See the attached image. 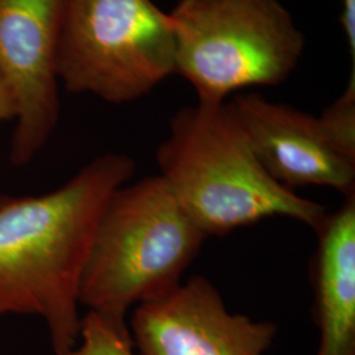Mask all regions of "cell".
Here are the masks:
<instances>
[{"mask_svg":"<svg viewBox=\"0 0 355 355\" xmlns=\"http://www.w3.org/2000/svg\"><path fill=\"white\" fill-rule=\"evenodd\" d=\"M135 171L129 155L107 153L49 193L0 200V306L44 318L55 355L78 345L79 290L98 223Z\"/></svg>","mask_w":355,"mask_h":355,"instance_id":"obj_1","label":"cell"},{"mask_svg":"<svg viewBox=\"0 0 355 355\" xmlns=\"http://www.w3.org/2000/svg\"><path fill=\"white\" fill-rule=\"evenodd\" d=\"M157 164L158 175L207 237L277 216L316 230L328 215L324 205L268 175L227 103H198L174 114Z\"/></svg>","mask_w":355,"mask_h":355,"instance_id":"obj_2","label":"cell"},{"mask_svg":"<svg viewBox=\"0 0 355 355\" xmlns=\"http://www.w3.org/2000/svg\"><path fill=\"white\" fill-rule=\"evenodd\" d=\"M205 239L159 175L121 186L98 223L79 303L125 324L132 306L177 288Z\"/></svg>","mask_w":355,"mask_h":355,"instance_id":"obj_3","label":"cell"},{"mask_svg":"<svg viewBox=\"0 0 355 355\" xmlns=\"http://www.w3.org/2000/svg\"><path fill=\"white\" fill-rule=\"evenodd\" d=\"M168 16L175 74L199 103L223 104L241 89L278 86L304 53V35L279 0H179Z\"/></svg>","mask_w":355,"mask_h":355,"instance_id":"obj_4","label":"cell"},{"mask_svg":"<svg viewBox=\"0 0 355 355\" xmlns=\"http://www.w3.org/2000/svg\"><path fill=\"white\" fill-rule=\"evenodd\" d=\"M57 64L70 92L140 99L175 74L170 16L153 0H62Z\"/></svg>","mask_w":355,"mask_h":355,"instance_id":"obj_5","label":"cell"},{"mask_svg":"<svg viewBox=\"0 0 355 355\" xmlns=\"http://www.w3.org/2000/svg\"><path fill=\"white\" fill-rule=\"evenodd\" d=\"M61 15L62 0H0V74L17 107L13 165L31 162L58 123Z\"/></svg>","mask_w":355,"mask_h":355,"instance_id":"obj_6","label":"cell"},{"mask_svg":"<svg viewBox=\"0 0 355 355\" xmlns=\"http://www.w3.org/2000/svg\"><path fill=\"white\" fill-rule=\"evenodd\" d=\"M277 330L272 322L229 312L203 277L137 305L132 316V343L140 355H265Z\"/></svg>","mask_w":355,"mask_h":355,"instance_id":"obj_7","label":"cell"},{"mask_svg":"<svg viewBox=\"0 0 355 355\" xmlns=\"http://www.w3.org/2000/svg\"><path fill=\"white\" fill-rule=\"evenodd\" d=\"M228 105L261 165L283 187L355 195V161L333 145L318 117L257 94H240Z\"/></svg>","mask_w":355,"mask_h":355,"instance_id":"obj_8","label":"cell"},{"mask_svg":"<svg viewBox=\"0 0 355 355\" xmlns=\"http://www.w3.org/2000/svg\"><path fill=\"white\" fill-rule=\"evenodd\" d=\"M318 355H355V195L316 229Z\"/></svg>","mask_w":355,"mask_h":355,"instance_id":"obj_9","label":"cell"},{"mask_svg":"<svg viewBox=\"0 0 355 355\" xmlns=\"http://www.w3.org/2000/svg\"><path fill=\"white\" fill-rule=\"evenodd\" d=\"M80 343L67 355H135L127 324L89 312L80 322Z\"/></svg>","mask_w":355,"mask_h":355,"instance_id":"obj_10","label":"cell"},{"mask_svg":"<svg viewBox=\"0 0 355 355\" xmlns=\"http://www.w3.org/2000/svg\"><path fill=\"white\" fill-rule=\"evenodd\" d=\"M333 145L355 161V67L343 94L318 117Z\"/></svg>","mask_w":355,"mask_h":355,"instance_id":"obj_11","label":"cell"},{"mask_svg":"<svg viewBox=\"0 0 355 355\" xmlns=\"http://www.w3.org/2000/svg\"><path fill=\"white\" fill-rule=\"evenodd\" d=\"M341 26L352 57V67H355V0H341Z\"/></svg>","mask_w":355,"mask_h":355,"instance_id":"obj_12","label":"cell"},{"mask_svg":"<svg viewBox=\"0 0 355 355\" xmlns=\"http://www.w3.org/2000/svg\"><path fill=\"white\" fill-rule=\"evenodd\" d=\"M17 107L13 96L12 89L7 80L0 74V121L16 119Z\"/></svg>","mask_w":355,"mask_h":355,"instance_id":"obj_13","label":"cell"},{"mask_svg":"<svg viewBox=\"0 0 355 355\" xmlns=\"http://www.w3.org/2000/svg\"><path fill=\"white\" fill-rule=\"evenodd\" d=\"M0 315H4V311L1 309V306H0Z\"/></svg>","mask_w":355,"mask_h":355,"instance_id":"obj_14","label":"cell"}]
</instances>
